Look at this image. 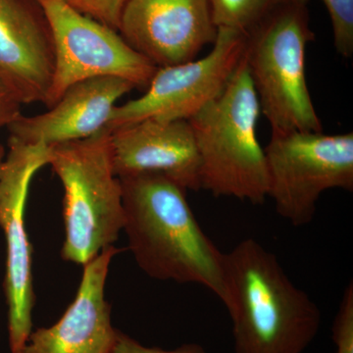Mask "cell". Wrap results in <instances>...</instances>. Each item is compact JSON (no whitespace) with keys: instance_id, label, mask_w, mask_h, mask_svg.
Instances as JSON below:
<instances>
[{"instance_id":"20","label":"cell","mask_w":353,"mask_h":353,"mask_svg":"<svg viewBox=\"0 0 353 353\" xmlns=\"http://www.w3.org/2000/svg\"><path fill=\"white\" fill-rule=\"evenodd\" d=\"M22 105L17 95L0 78V130L8 127L22 115Z\"/></svg>"},{"instance_id":"21","label":"cell","mask_w":353,"mask_h":353,"mask_svg":"<svg viewBox=\"0 0 353 353\" xmlns=\"http://www.w3.org/2000/svg\"><path fill=\"white\" fill-rule=\"evenodd\" d=\"M6 148L0 145V167H1L2 162H3L4 157H6Z\"/></svg>"},{"instance_id":"1","label":"cell","mask_w":353,"mask_h":353,"mask_svg":"<svg viewBox=\"0 0 353 353\" xmlns=\"http://www.w3.org/2000/svg\"><path fill=\"white\" fill-rule=\"evenodd\" d=\"M119 179L123 231L139 268L157 280L202 285L226 303L225 253L197 222L187 190L162 174Z\"/></svg>"},{"instance_id":"18","label":"cell","mask_w":353,"mask_h":353,"mask_svg":"<svg viewBox=\"0 0 353 353\" xmlns=\"http://www.w3.org/2000/svg\"><path fill=\"white\" fill-rule=\"evenodd\" d=\"M79 12L85 14L117 31L121 14L127 0H65Z\"/></svg>"},{"instance_id":"19","label":"cell","mask_w":353,"mask_h":353,"mask_svg":"<svg viewBox=\"0 0 353 353\" xmlns=\"http://www.w3.org/2000/svg\"><path fill=\"white\" fill-rule=\"evenodd\" d=\"M114 353H206V352L201 345H196V343H187L173 350L145 347L138 341L119 331Z\"/></svg>"},{"instance_id":"2","label":"cell","mask_w":353,"mask_h":353,"mask_svg":"<svg viewBox=\"0 0 353 353\" xmlns=\"http://www.w3.org/2000/svg\"><path fill=\"white\" fill-rule=\"evenodd\" d=\"M224 268L234 353L305 352L319 333L321 311L277 256L246 239L225 253Z\"/></svg>"},{"instance_id":"15","label":"cell","mask_w":353,"mask_h":353,"mask_svg":"<svg viewBox=\"0 0 353 353\" xmlns=\"http://www.w3.org/2000/svg\"><path fill=\"white\" fill-rule=\"evenodd\" d=\"M218 29L248 34L262 20L282 7L308 4L309 0H209Z\"/></svg>"},{"instance_id":"14","label":"cell","mask_w":353,"mask_h":353,"mask_svg":"<svg viewBox=\"0 0 353 353\" xmlns=\"http://www.w3.org/2000/svg\"><path fill=\"white\" fill-rule=\"evenodd\" d=\"M54 70L48 25L23 0H0V78L22 104L44 103Z\"/></svg>"},{"instance_id":"8","label":"cell","mask_w":353,"mask_h":353,"mask_svg":"<svg viewBox=\"0 0 353 353\" xmlns=\"http://www.w3.org/2000/svg\"><path fill=\"white\" fill-rule=\"evenodd\" d=\"M245 41L243 32L218 29L206 57L158 67L145 94L114 108L105 130L112 132L146 119L190 120L226 87L243 59Z\"/></svg>"},{"instance_id":"3","label":"cell","mask_w":353,"mask_h":353,"mask_svg":"<svg viewBox=\"0 0 353 353\" xmlns=\"http://www.w3.org/2000/svg\"><path fill=\"white\" fill-rule=\"evenodd\" d=\"M260 113L243 57L223 92L188 120L199 152L201 190L255 205L268 197L266 158L257 138Z\"/></svg>"},{"instance_id":"9","label":"cell","mask_w":353,"mask_h":353,"mask_svg":"<svg viewBox=\"0 0 353 353\" xmlns=\"http://www.w3.org/2000/svg\"><path fill=\"white\" fill-rule=\"evenodd\" d=\"M8 148L0 167V228L6 241L4 292L10 352L23 353L32 331L36 303L32 245L25 224L26 203L32 178L50 162V146L26 145L9 138Z\"/></svg>"},{"instance_id":"17","label":"cell","mask_w":353,"mask_h":353,"mask_svg":"<svg viewBox=\"0 0 353 353\" xmlns=\"http://www.w3.org/2000/svg\"><path fill=\"white\" fill-rule=\"evenodd\" d=\"M336 353H353V284L345 288L332 327Z\"/></svg>"},{"instance_id":"12","label":"cell","mask_w":353,"mask_h":353,"mask_svg":"<svg viewBox=\"0 0 353 353\" xmlns=\"http://www.w3.org/2000/svg\"><path fill=\"white\" fill-rule=\"evenodd\" d=\"M111 132L118 178L162 174L185 190H201L199 157L189 121L146 119Z\"/></svg>"},{"instance_id":"13","label":"cell","mask_w":353,"mask_h":353,"mask_svg":"<svg viewBox=\"0 0 353 353\" xmlns=\"http://www.w3.org/2000/svg\"><path fill=\"white\" fill-rule=\"evenodd\" d=\"M124 79L101 77L77 83L46 112L21 115L7 127L9 138L26 145L52 146L99 134L121 97L134 90Z\"/></svg>"},{"instance_id":"11","label":"cell","mask_w":353,"mask_h":353,"mask_svg":"<svg viewBox=\"0 0 353 353\" xmlns=\"http://www.w3.org/2000/svg\"><path fill=\"white\" fill-rule=\"evenodd\" d=\"M121 250L114 245L83 265L73 303L48 328L32 331L23 353H114L119 331L105 299L109 267Z\"/></svg>"},{"instance_id":"10","label":"cell","mask_w":353,"mask_h":353,"mask_svg":"<svg viewBox=\"0 0 353 353\" xmlns=\"http://www.w3.org/2000/svg\"><path fill=\"white\" fill-rule=\"evenodd\" d=\"M118 30L157 67L192 61L218 34L209 0H127Z\"/></svg>"},{"instance_id":"7","label":"cell","mask_w":353,"mask_h":353,"mask_svg":"<svg viewBox=\"0 0 353 353\" xmlns=\"http://www.w3.org/2000/svg\"><path fill=\"white\" fill-rule=\"evenodd\" d=\"M52 39L54 70L44 105L52 108L72 85L115 77L145 90L158 67L116 30L79 12L65 0H36Z\"/></svg>"},{"instance_id":"5","label":"cell","mask_w":353,"mask_h":353,"mask_svg":"<svg viewBox=\"0 0 353 353\" xmlns=\"http://www.w3.org/2000/svg\"><path fill=\"white\" fill-rule=\"evenodd\" d=\"M245 36L243 59L272 132H323L306 82V48L314 39L307 4L278 9Z\"/></svg>"},{"instance_id":"6","label":"cell","mask_w":353,"mask_h":353,"mask_svg":"<svg viewBox=\"0 0 353 353\" xmlns=\"http://www.w3.org/2000/svg\"><path fill=\"white\" fill-rule=\"evenodd\" d=\"M268 196L292 226L309 224L326 190H353V132H272L264 148Z\"/></svg>"},{"instance_id":"16","label":"cell","mask_w":353,"mask_h":353,"mask_svg":"<svg viewBox=\"0 0 353 353\" xmlns=\"http://www.w3.org/2000/svg\"><path fill=\"white\" fill-rule=\"evenodd\" d=\"M333 28L334 48L343 57L353 54V0H322Z\"/></svg>"},{"instance_id":"4","label":"cell","mask_w":353,"mask_h":353,"mask_svg":"<svg viewBox=\"0 0 353 353\" xmlns=\"http://www.w3.org/2000/svg\"><path fill=\"white\" fill-rule=\"evenodd\" d=\"M48 165L63 185L62 259L83 266L114 245L124 228L111 132L104 129L90 138L50 146Z\"/></svg>"}]
</instances>
